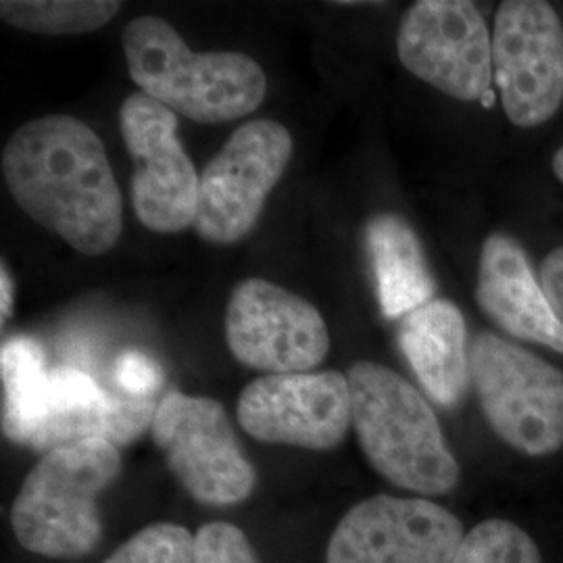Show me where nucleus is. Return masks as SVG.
<instances>
[{
  "mask_svg": "<svg viewBox=\"0 0 563 563\" xmlns=\"http://www.w3.org/2000/svg\"><path fill=\"white\" fill-rule=\"evenodd\" d=\"M123 55L142 95L188 120L216 125L260 109L267 78L249 55L195 53L178 30L155 15H141L123 30Z\"/></svg>",
  "mask_w": 563,
  "mask_h": 563,
  "instance_id": "f03ea898",
  "label": "nucleus"
},
{
  "mask_svg": "<svg viewBox=\"0 0 563 563\" xmlns=\"http://www.w3.org/2000/svg\"><path fill=\"white\" fill-rule=\"evenodd\" d=\"M399 344L434 401L453 407L462 399L472 372L465 320L453 302L434 299L405 316Z\"/></svg>",
  "mask_w": 563,
  "mask_h": 563,
  "instance_id": "2eb2a0df",
  "label": "nucleus"
},
{
  "mask_svg": "<svg viewBox=\"0 0 563 563\" xmlns=\"http://www.w3.org/2000/svg\"><path fill=\"white\" fill-rule=\"evenodd\" d=\"M0 372L2 432L13 443L30 446L48 401L51 369H46L41 344L30 336L7 339L0 351Z\"/></svg>",
  "mask_w": 563,
  "mask_h": 563,
  "instance_id": "a211bd4d",
  "label": "nucleus"
},
{
  "mask_svg": "<svg viewBox=\"0 0 563 563\" xmlns=\"http://www.w3.org/2000/svg\"><path fill=\"white\" fill-rule=\"evenodd\" d=\"M292 159L280 121L242 123L205 165L195 230L209 244H236L255 228L269 192Z\"/></svg>",
  "mask_w": 563,
  "mask_h": 563,
  "instance_id": "423d86ee",
  "label": "nucleus"
},
{
  "mask_svg": "<svg viewBox=\"0 0 563 563\" xmlns=\"http://www.w3.org/2000/svg\"><path fill=\"white\" fill-rule=\"evenodd\" d=\"M151 430L172 474L197 501L234 505L251 495L255 470L220 402L169 393L157 405Z\"/></svg>",
  "mask_w": 563,
  "mask_h": 563,
  "instance_id": "0eeeda50",
  "label": "nucleus"
},
{
  "mask_svg": "<svg viewBox=\"0 0 563 563\" xmlns=\"http://www.w3.org/2000/svg\"><path fill=\"white\" fill-rule=\"evenodd\" d=\"M120 472V449L104 439L44 453L13 504L18 541L46 558H80L92 551L102 532L99 497Z\"/></svg>",
  "mask_w": 563,
  "mask_h": 563,
  "instance_id": "20e7f679",
  "label": "nucleus"
},
{
  "mask_svg": "<svg viewBox=\"0 0 563 563\" xmlns=\"http://www.w3.org/2000/svg\"><path fill=\"white\" fill-rule=\"evenodd\" d=\"M104 563H195V537L178 523H153Z\"/></svg>",
  "mask_w": 563,
  "mask_h": 563,
  "instance_id": "412c9836",
  "label": "nucleus"
},
{
  "mask_svg": "<svg viewBox=\"0 0 563 563\" xmlns=\"http://www.w3.org/2000/svg\"><path fill=\"white\" fill-rule=\"evenodd\" d=\"M111 409V393L92 376L71 365L55 367L48 378L46 411L30 446L44 455L67 444L109 441Z\"/></svg>",
  "mask_w": 563,
  "mask_h": 563,
  "instance_id": "f3484780",
  "label": "nucleus"
},
{
  "mask_svg": "<svg viewBox=\"0 0 563 563\" xmlns=\"http://www.w3.org/2000/svg\"><path fill=\"white\" fill-rule=\"evenodd\" d=\"M553 174H555L558 180L563 184V146L555 153V157H553Z\"/></svg>",
  "mask_w": 563,
  "mask_h": 563,
  "instance_id": "a878e982",
  "label": "nucleus"
},
{
  "mask_svg": "<svg viewBox=\"0 0 563 563\" xmlns=\"http://www.w3.org/2000/svg\"><path fill=\"white\" fill-rule=\"evenodd\" d=\"M493 74L505 115L537 128L563 102V25L543 0H505L495 18Z\"/></svg>",
  "mask_w": 563,
  "mask_h": 563,
  "instance_id": "1a4fd4ad",
  "label": "nucleus"
},
{
  "mask_svg": "<svg viewBox=\"0 0 563 563\" xmlns=\"http://www.w3.org/2000/svg\"><path fill=\"white\" fill-rule=\"evenodd\" d=\"M541 284L555 316L563 323V246L551 251L541 265Z\"/></svg>",
  "mask_w": 563,
  "mask_h": 563,
  "instance_id": "b1692460",
  "label": "nucleus"
},
{
  "mask_svg": "<svg viewBox=\"0 0 563 563\" xmlns=\"http://www.w3.org/2000/svg\"><path fill=\"white\" fill-rule=\"evenodd\" d=\"M195 563H260L246 534L234 523L213 522L195 534Z\"/></svg>",
  "mask_w": 563,
  "mask_h": 563,
  "instance_id": "4be33fe9",
  "label": "nucleus"
},
{
  "mask_svg": "<svg viewBox=\"0 0 563 563\" xmlns=\"http://www.w3.org/2000/svg\"><path fill=\"white\" fill-rule=\"evenodd\" d=\"M397 55L416 78L457 101L483 102L493 81V36L467 0H420L405 11Z\"/></svg>",
  "mask_w": 563,
  "mask_h": 563,
  "instance_id": "9d476101",
  "label": "nucleus"
},
{
  "mask_svg": "<svg viewBox=\"0 0 563 563\" xmlns=\"http://www.w3.org/2000/svg\"><path fill=\"white\" fill-rule=\"evenodd\" d=\"M365 246L386 318H401L434 301L437 284L428 269L422 242L399 213H376L365 223Z\"/></svg>",
  "mask_w": 563,
  "mask_h": 563,
  "instance_id": "dca6fc26",
  "label": "nucleus"
},
{
  "mask_svg": "<svg viewBox=\"0 0 563 563\" xmlns=\"http://www.w3.org/2000/svg\"><path fill=\"white\" fill-rule=\"evenodd\" d=\"M463 539L462 522L441 505L376 495L344 514L325 563H451Z\"/></svg>",
  "mask_w": 563,
  "mask_h": 563,
  "instance_id": "f8f14e48",
  "label": "nucleus"
},
{
  "mask_svg": "<svg viewBox=\"0 0 563 563\" xmlns=\"http://www.w3.org/2000/svg\"><path fill=\"white\" fill-rule=\"evenodd\" d=\"M346 378L351 420L372 467L402 490H453L462 476L460 463L422 395L380 363L357 362Z\"/></svg>",
  "mask_w": 563,
  "mask_h": 563,
  "instance_id": "7ed1b4c3",
  "label": "nucleus"
},
{
  "mask_svg": "<svg viewBox=\"0 0 563 563\" xmlns=\"http://www.w3.org/2000/svg\"><path fill=\"white\" fill-rule=\"evenodd\" d=\"M239 422L263 443L334 449L353 426L349 378L334 369L263 376L242 390Z\"/></svg>",
  "mask_w": 563,
  "mask_h": 563,
  "instance_id": "ddd939ff",
  "label": "nucleus"
},
{
  "mask_svg": "<svg viewBox=\"0 0 563 563\" xmlns=\"http://www.w3.org/2000/svg\"><path fill=\"white\" fill-rule=\"evenodd\" d=\"M470 372L495 434L523 455L563 446V372L516 342L481 332L470 346Z\"/></svg>",
  "mask_w": 563,
  "mask_h": 563,
  "instance_id": "39448f33",
  "label": "nucleus"
},
{
  "mask_svg": "<svg viewBox=\"0 0 563 563\" xmlns=\"http://www.w3.org/2000/svg\"><path fill=\"white\" fill-rule=\"evenodd\" d=\"M4 181L21 209L81 255L115 246L123 199L104 144L71 115L20 125L2 148Z\"/></svg>",
  "mask_w": 563,
  "mask_h": 563,
  "instance_id": "f257e3e1",
  "label": "nucleus"
},
{
  "mask_svg": "<svg viewBox=\"0 0 563 563\" xmlns=\"http://www.w3.org/2000/svg\"><path fill=\"white\" fill-rule=\"evenodd\" d=\"M225 341L242 365L269 376L311 372L330 351L322 313L263 278H246L232 290L225 307Z\"/></svg>",
  "mask_w": 563,
  "mask_h": 563,
  "instance_id": "9b49d317",
  "label": "nucleus"
},
{
  "mask_svg": "<svg viewBox=\"0 0 563 563\" xmlns=\"http://www.w3.org/2000/svg\"><path fill=\"white\" fill-rule=\"evenodd\" d=\"M0 284H2V302H0V316H2V323L9 320L11 311H13V284H11V276L7 272V267L2 265V274H0Z\"/></svg>",
  "mask_w": 563,
  "mask_h": 563,
  "instance_id": "393cba45",
  "label": "nucleus"
},
{
  "mask_svg": "<svg viewBox=\"0 0 563 563\" xmlns=\"http://www.w3.org/2000/svg\"><path fill=\"white\" fill-rule=\"evenodd\" d=\"M476 301L514 339L537 342L563 355V323L516 239L495 232L484 241Z\"/></svg>",
  "mask_w": 563,
  "mask_h": 563,
  "instance_id": "4468645a",
  "label": "nucleus"
},
{
  "mask_svg": "<svg viewBox=\"0 0 563 563\" xmlns=\"http://www.w3.org/2000/svg\"><path fill=\"white\" fill-rule=\"evenodd\" d=\"M451 563H543V555L518 523L486 520L465 534Z\"/></svg>",
  "mask_w": 563,
  "mask_h": 563,
  "instance_id": "aec40b11",
  "label": "nucleus"
},
{
  "mask_svg": "<svg viewBox=\"0 0 563 563\" xmlns=\"http://www.w3.org/2000/svg\"><path fill=\"white\" fill-rule=\"evenodd\" d=\"M120 125L134 162L132 202L142 225L159 234L195 225L201 174L181 146L176 113L136 92L121 104Z\"/></svg>",
  "mask_w": 563,
  "mask_h": 563,
  "instance_id": "6e6552de",
  "label": "nucleus"
},
{
  "mask_svg": "<svg viewBox=\"0 0 563 563\" xmlns=\"http://www.w3.org/2000/svg\"><path fill=\"white\" fill-rule=\"evenodd\" d=\"M120 9L113 0H4L0 18L30 34L71 36L101 30Z\"/></svg>",
  "mask_w": 563,
  "mask_h": 563,
  "instance_id": "6ab92c4d",
  "label": "nucleus"
},
{
  "mask_svg": "<svg viewBox=\"0 0 563 563\" xmlns=\"http://www.w3.org/2000/svg\"><path fill=\"white\" fill-rule=\"evenodd\" d=\"M162 365L141 351H123L111 367L113 393L132 399H155L162 390Z\"/></svg>",
  "mask_w": 563,
  "mask_h": 563,
  "instance_id": "5701e85b",
  "label": "nucleus"
}]
</instances>
